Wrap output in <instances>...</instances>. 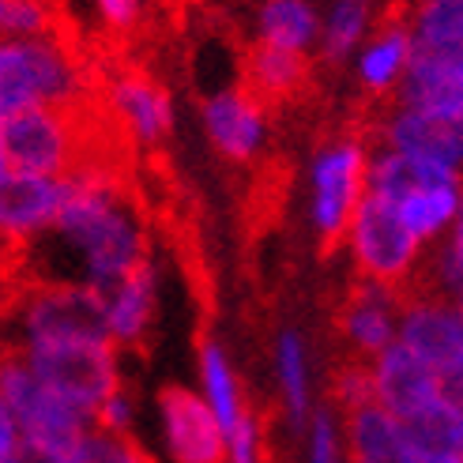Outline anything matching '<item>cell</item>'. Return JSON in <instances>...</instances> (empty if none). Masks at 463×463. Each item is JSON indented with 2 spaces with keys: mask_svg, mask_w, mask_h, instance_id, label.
I'll return each mask as SVG.
<instances>
[{
  "mask_svg": "<svg viewBox=\"0 0 463 463\" xmlns=\"http://www.w3.org/2000/svg\"><path fill=\"white\" fill-rule=\"evenodd\" d=\"M396 343H403L414 358H422L445 384L459 388L463 381V313L459 302L441 298L433 290L403 294Z\"/></svg>",
  "mask_w": 463,
  "mask_h": 463,
  "instance_id": "obj_8",
  "label": "cell"
},
{
  "mask_svg": "<svg viewBox=\"0 0 463 463\" xmlns=\"http://www.w3.org/2000/svg\"><path fill=\"white\" fill-rule=\"evenodd\" d=\"M332 392H335V407L346 414L354 407H365L373 403V384H369V362L365 358H351L339 365V373L332 381Z\"/></svg>",
  "mask_w": 463,
  "mask_h": 463,
  "instance_id": "obj_34",
  "label": "cell"
},
{
  "mask_svg": "<svg viewBox=\"0 0 463 463\" xmlns=\"http://www.w3.org/2000/svg\"><path fill=\"white\" fill-rule=\"evenodd\" d=\"M411 61V27L407 15H388L381 27L365 34L354 50V72L369 95H392Z\"/></svg>",
  "mask_w": 463,
  "mask_h": 463,
  "instance_id": "obj_20",
  "label": "cell"
},
{
  "mask_svg": "<svg viewBox=\"0 0 463 463\" xmlns=\"http://www.w3.org/2000/svg\"><path fill=\"white\" fill-rule=\"evenodd\" d=\"M430 279H433V294L452 298L459 302V290H463V226L456 222L449 234H441L430 245Z\"/></svg>",
  "mask_w": 463,
  "mask_h": 463,
  "instance_id": "obj_30",
  "label": "cell"
},
{
  "mask_svg": "<svg viewBox=\"0 0 463 463\" xmlns=\"http://www.w3.org/2000/svg\"><path fill=\"white\" fill-rule=\"evenodd\" d=\"M19 452V433H15V422H12V411L0 396V463H12Z\"/></svg>",
  "mask_w": 463,
  "mask_h": 463,
  "instance_id": "obj_37",
  "label": "cell"
},
{
  "mask_svg": "<svg viewBox=\"0 0 463 463\" xmlns=\"http://www.w3.org/2000/svg\"><path fill=\"white\" fill-rule=\"evenodd\" d=\"M64 196V177L8 170L0 177V245L27 249L53 226Z\"/></svg>",
  "mask_w": 463,
  "mask_h": 463,
  "instance_id": "obj_14",
  "label": "cell"
},
{
  "mask_svg": "<svg viewBox=\"0 0 463 463\" xmlns=\"http://www.w3.org/2000/svg\"><path fill=\"white\" fill-rule=\"evenodd\" d=\"M396 106L463 121V50L411 45V61L396 83Z\"/></svg>",
  "mask_w": 463,
  "mask_h": 463,
  "instance_id": "obj_11",
  "label": "cell"
},
{
  "mask_svg": "<svg viewBox=\"0 0 463 463\" xmlns=\"http://www.w3.org/2000/svg\"><path fill=\"white\" fill-rule=\"evenodd\" d=\"M136 422H140V403H136V396L125 388V381L90 414V426L109 430V433H136Z\"/></svg>",
  "mask_w": 463,
  "mask_h": 463,
  "instance_id": "obj_33",
  "label": "cell"
},
{
  "mask_svg": "<svg viewBox=\"0 0 463 463\" xmlns=\"http://www.w3.org/2000/svg\"><path fill=\"white\" fill-rule=\"evenodd\" d=\"M212 147L230 162H252L268 144V109L249 87H222L200 106Z\"/></svg>",
  "mask_w": 463,
  "mask_h": 463,
  "instance_id": "obj_12",
  "label": "cell"
},
{
  "mask_svg": "<svg viewBox=\"0 0 463 463\" xmlns=\"http://www.w3.org/2000/svg\"><path fill=\"white\" fill-rule=\"evenodd\" d=\"M403 433L422 463H463V400L459 392L426 403L422 411L407 414Z\"/></svg>",
  "mask_w": 463,
  "mask_h": 463,
  "instance_id": "obj_21",
  "label": "cell"
},
{
  "mask_svg": "<svg viewBox=\"0 0 463 463\" xmlns=\"http://www.w3.org/2000/svg\"><path fill=\"white\" fill-rule=\"evenodd\" d=\"M42 241L64 245L68 268L61 271V279H76L95 290L118 283L121 275L151 257L147 226L128 189L121 177H113L95 162H83L64 177L57 219Z\"/></svg>",
  "mask_w": 463,
  "mask_h": 463,
  "instance_id": "obj_1",
  "label": "cell"
},
{
  "mask_svg": "<svg viewBox=\"0 0 463 463\" xmlns=\"http://www.w3.org/2000/svg\"><path fill=\"white\" fill-rule=\"evenodd\" d=\"M5 125V155L8 170L42 174V177H68L83 166L87 128L80 109L68 106H31L19 109Z\"/></svg>",
  "mask_w": 463,
  "mask_h": 463,
  "instance_id": "obj_6",
  "label": "cell"
},
{
  "mask_svg": "<svg viewBox=\"0 0 463 463\" xmlns=\"http://www.w3.org/2000/svg\"><path fill=\"white\" fill-rule=\"evenodd\" d=\"M95 8L113 34H128L144 19V0H95Z\"/></svg>",
  "mask_w": 463,
  "mask_h": 463,
  "instance_id": "obj_36",
  "label": "cell"
},
{
  "mask_svg": "<svg viewBox=\"0 0 463 463\" xmlns=\"http://www.w3.org/2000/svg\"><path fill=\"white\" fill-rule=\"evenodd\" d=\"M196 392L203 396V403L212 407L222 433L249 411V400L241 392V377H238V369H234V362H230L226 346L219 339L200 343V388Z\"/></svg>",
  "mask_w": 463,
  "mask_h": 463,
  "instance_id": "obj_25",
  "label": "cell"
},
{
  "mask_svg": "<svg viewBox=\"0 0 463 463\" xmlns=\"http://www.w3.org/2000/svg\"><path fill=\"white\" fill-rule=\"evenodd\" d=\"M34 369L42 384H50L64 403L83 411L87 419L95 407L118 388L121 377V351L106 335H68V339H42L15 346Z\"/></svg>",
  "mask_w": 463,
  "mask_h": 463,
  "instance_id": "obj_4",
  "label": "cell"
},
{
  "mask_svg": "<svg viewBox=\"0 0 463 463\" xmlns=\"http://www.w3.org/2000/svg\"><path fill=\"white\" fill-rule=\"evenodd\" d=\"M377 140L388 151L422 158V162H433V166H445L456 174L463 166V121H445L422 109L396 106L381 121Z\"/></svg>",
  "mask_w": 463,
  "mask_h": 463,
  "instance_id": "obj_17",
  "label": "cell"
},
{
  "mask_svg": "<svg viewBox=\"0 0 463 463\" xmlns=\"http://www.w3.org/2000/svg\"><path fill=\"white\" fill-rule=\"evenodd\" d=\"M369 147L354 136L324 144L309 166V226L324 245H335L346 234L354 207L365 193Z\"/></svg>",
  "mask_w": 463,
  "mask_h": 463,
  "instance_id": "obj_7",
  "label": "cell"
},
{
  "mask_svg": "<svg viewBox=\"0 0 463 463\" xmlns=\"http://www.w3.org/2000/svg\"><path fill=\"white\" fill-rule=\"evenodd\" d=\"M346 463H422L411 449L403 422L377 403H365L343 414Z\"/></svg>",
  "mask_w": 463,
  "mask_h": 463,
  "instance_id": "obj_19",
  "label": "cell"
},
{
  "mask_svg": "<svg viewBox=\"0 0 463 463\" xmlns=\"http://www.w3.org/2000/svg\"><path fill=\"white\" fill-rule=\"evenodd\" d=\"M396 215L403 219V226L419 238L426 249L449 234V230L459 222V212H463V189H459V174L456 177H437V181H426L419 189L403 193L400 200H392Z\"/></svg>",
  "mask_w": 463,
  "mask_h": 463,
  "instance_id": "obj_22",
  "label": "cell"
},
{
  "mask_svg": "<svg viewBox=\"0 0 463 463\" xmlns=\"http://www.w3.org/2000/svg\"><path fill=\"white\" fill-rule=\"evenodd\" d=\"M343 241L362 279H377L392 287H411L414 271L426 257V245L403 226L396 207L373 193H362Z\"/></svg>",
  "mask_w": 463,
  "mask_h": 463,
  "instance_id": "obj_5",
  "label": "cell"
},
{
  "mask_svg": "<svg viewBox=\"0 0 463 463\" xmlns=\"http://www.w3.org/2000/svg\"><path fill=\"white\" fill-rule=\"evenodd\" d=\"M8 174V155H5V125H0V177Z\"/></svg>",
  "mask_w": 463,
  "mask_h": 463,
  "instance_id": "obj_38",
  "label": "cell"
},
{
  "mask_svg": "<svg viewBox=\"0 0 463 463\" xmlns=\"http://www.w3.org/2000/svg\"><path fill=\"white\" fill-rule=\"evenodd\" d=\"M99 294H102L106 339L118 346V351L144 343L155 324V309H158V264L147 257L128 275H121L118 283L102 287Z\"/></svg>",
  "mask_w": 463,
  "mask_h": 463,
  "instance_id": "obj_16",
  "label": "cell"
},
{
  "mask_svg": "<svg viewBox=\"0 0 463 463\" xmlns=\"http://www.w3.org/2000/svg\"><path fill=\"white\" fill-rule=\"evenodd\" d=\"M309 80V57L275 50V45H260L249 57V90L257 99H290L302 90Z\"/></svg>",
  "mask_w": 463,
  "mask_h": 463,
  "instance_id": "obj_26",
  "label": "cell"
},
{
  "mask_svg": "<svg viewBox=\"0 0 463 463\" xmlns=\"http://www.w3.org/2000/svg\"><path fill=\"white\" fill-rule=\"evenodd\" d=\"M113 118L121 121V128L132 136L136 144L158 147L162 140H170L174 132V99L170 90L155 83L144 72H121L109 83L106 95Z\"/></svg>",
  "mask_w": 463,
  "mask_h": 463,
  "instance_id": "obj_18",
  "label": "cell"
},
{
  "mask_svg": "<svg viewBox=\"0 0 463 463\" xmlns=\"http://www.w3.org/2000/svg\"><path fill=\"white\" fill-rule=\"evenodd\" d=\"M53 5L50 0H5L0 12V38H38L53 34Z\"/></svg>",
  "mask_w": 463,
  "mask_h": 463,
  "instance_id": "obj_31",
  "label": "cell"
},
{
  "mask_svg": "<svg viewBox=\"0 0 463 463\" xmlns=\"http://www.w3.org/2000/svg\"><path fill=\"white\" fill-rule=\"evenodd\" d=\"M407 287H392L377 279H358L354 290L346 294L339 313V332L351 358H373L396 339V320L403 306Z\"/></svg>",
  "mask_w": 463,
  "mask_h": 463,
  "instance_id": "obj_15",
  "label": "cell"
},
{
  "mask_svg": "<svg viewBox=\"0 0 463 463\" xmlns=\"http://www.w3.org/2000/svg\"><path fill=\"white\" fill-rule=\"evenodd\" d=\"M158 422L162 441L174 463H222L226 445L212 407L196 388L170 384L158 392Z\"/></svg>",
  "mask_w": 463,
  "mask_h": 463,
  "instance_id": "obj_10",
  "label": "cell"
},
{
  "mask_svg": "<svg viewBox=\"0 0 463 463\" xmlns=\"http://www.w3.org/2000/svg\"><path fill=\"white\" fill-rule=\"evenodd\" d=\"M306 430V463H346L343 449V419L332 411H313Z\"/></svg>",
  "mask_w": 463,
  "mask_h": 463,
  "instance_id": "obj_32",
  "label": "cell"
},
{
  "mask_svg": "<svg viewBox=\"0 0 463 463\" xmlns=\"http://www.w3.org/2000/svg\"><path fill=\"white\" fill-rule=\"evenodd\" d=\"M222 445H226V456L222 463H264V441H260V422L252 407L241 414V419L222 433Z\"/></svg>",
  "mask_w": 463,
  "mask_h": 463,
  "instance_id": "obj_35",
  "label": "cell"
},
{
  "mask_svg": "<svg viewBox=\"0 0 463 463\" xmlns=\"http://www.w3.org/2000/svg\"><path fill=\"white\" fill-rule=\"evenodd\" d=\"M320 38V12L313 0H260L257 42L290 53H313Z\"/></svg>",
  "mask_w": 463,
  "mask_h": 463,
  "instance_id": "obj_24",
  "label": "cell"
},
{
  "mask_svg": "<svg viewBox=\"0 0 463 463\" xmlns=\"http://www.w3.org/2000/svg\"><path fill=\"white\" fill-rule=\"evenodd\" d=\"M369 384H373V403L396 414V419H407V414L422 411L426 403L449 396V392H459L445 384L422 358H414L396 339L381 354L369 358Z\"/></svg>",
  "mask_w": 463,
  "mask_h": 463,
  "instance_id": "obj_13",
  "label": "cell"
},
{
  "mask_svg": "<svg viewBox=\"0 0 463 463\" xmlns=\"http://www.w3.org/2000/svg\"><path fill=\"white\" fill-rule=\"evenodd\" d=\"M411 45L422 50H463V0H419L407 15Z\"/></svg>",
  "mask_w": 463,
  "mask_h": 463,
  "instance_id": "obj_28",
  "label": "cell"
},
{
  "mask_svg": "<svg viewBox=\"0 0 463 463\" xmlns=\"http://www.w3.org/2000/svg\"><path fill=\"white\" fill-rule=\"evenodd\" d=\"M275 384H279L283 411L294 426H306L313 407V354H309V339L302 332H279L275 339Z\"/></svg>",
  "mask_w": 463,
  "mask_h": 463,
  "instance_id": "obj_23",
  "label": "cell"
},
{
  "mask_svg": "<svg viewBox=\"0 0 463 463\" xmlns=\"http://www.w3.org/2000/svg\"><path fill=\"white\" fill-rule=\"evenodd\" d=\"M0 12H5V0H0Z\"/></svg>",
  "mask_w": 463,
  "mask_h": 463,
  "instance_id": "obj_39",
  "label": "cell"
},
{
  "mask_svg": "<svg viewBox=\"0 0 463 463\" xmlns=\"http://www.w3.org/2000/svg\"><path fill=\"white\" fill-rule=\"evenodd\" d=\"M57 463H158V459L136 441V433H109L99 426H87L76 449Z\"/></svg>",
  "mask_w": 463,
  "mask_h": 463,
  "instance_id": "obj_29",
  "label": "cell"
},
{
  "mask_svg": "<svg viewBox=\"0 0 463 463\" xmlns=\"http://www.w3.org/2000/svg\"><path fill=\"white\" fill-rule=\"evenodd\" d=\"M68 335H106L102 328V294L76 279H50L23 294L15 306V343L27 346L42 339Z\"/></svg>",
  "mask_w": 463,
  "mask_h": 463,
  "instance_id": "obj_9",
  "label": "cell"
},
{
  "mask_svg": "<svg viewBox=\"0 0 463 463\" xmlns=\"http://www.w3.org/2000/svg\"><path fill=\"white\" fill-rule=\"evenodd\" d=\"M83 95L87 68L57 31L38 38H0V121L31 106L80 109Z\"/></svg>",
  "mask_w": 463,
  "mask_h": 463,
  "instance_id": "obj_2",
  "label": "cell"
},
{
  "mask_svg": "<svg viewBox=\"0 0 463 463\" xmlns=\"http://www.w3.org/2000/svg\"><path fill=\"white\" fill-rule=\"evenodd\" d=\"M373 0H332L328 12L320 15V53L328 61H346L373 31Z\"/></svg>",
  "mask_w": 463,
  "mask_h": 463,
  "instance_id": "obj_27",
  "label": "cell"
},
{
  "mask_svg": "<svg viewBox=\"0 0 463 463\" xmlns=\"http://www.w3.org/2000/svg\"><path fill=\"white\" fill-rule=\"evenodd\" d=\"M0 396H5L12 422L19 433V449L38 452L45 459H64L87 433L90 419L72 403H64L50 384L34 377V369L23 362L15 346L0 351Z\"/></svg>",
  "mask_w": 463,
  "mask_h": 463,
  "instance_id": "obj_3",
  "label": "cell"
}]
</instances>
